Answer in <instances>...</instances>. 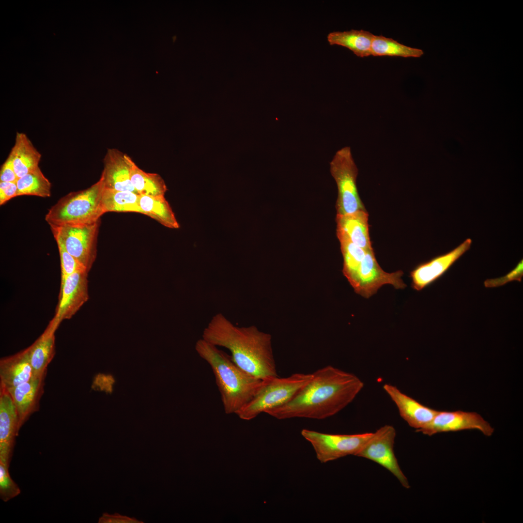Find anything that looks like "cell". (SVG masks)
I'll list each match as a JSON object with an SVG mask.
<instances>
[{
	"label": "cell",
	"mask_w": 523,
	"mask_h": 523,
	"mask_svg": "<svg viewBox=\"0 0 523 523\" xmlns=\"http://www.w3.org/2000/svg\"><path fill=\"white\" fill-rule=\"evenodd\" d=\"M423 54L422 50L408 46L392 38L374 35L371 49L373 56L419 57Z\"/></svg>",
	"instance_id": "obj_26"
},
{
	"label": "cell",
	"mask_w": 523,
	"mask_h": 523,
	"mask_svg": "<svg viewBox=\"0 0 523 523\" xmlns=\"http://www.w3.org/2000/svg\"><path fill=\"white\" fill-rule=\"evenodd\" d=\"M58 327L51 321L43 333L27 348L34 376L46 371L55 354V332Z\"/></svg>",
	"instance_id": "obj_21"
},
{
	"label": "cell",
	"mask_w": 523,
	"mask_h": 523,
	"mask_svg": "<svg viewBox=\"0 0 523 523\" xmlns=\"http://www.w3.org/2000/svg\"><path fill=\"white\" fill-rule=\"evenodd\" d=\"M383 389L396 405L400 416L416 431L427 426L438 411L422 404L393 385L385 384Z\"/></svg>",
	"instance_id": "obj_17"
},
{
	"label": "cell",
	"mask_w": 523,
	"mask_h": 523,
	"mask_svg": "<svg viewBox=\"0 0 523 523\" xmlns=\"http://www.w3.org/2000/svg\"><path fill=\"white\" fill-rule=\"evenodd\" d=\"M330 171L338 188L337 215L366 210L358 194V169L350 147H344L336 152L330 162Z\"/></svg>",
	"instance_id": "obj_6"
},
{
	"label": "cell",
	"mask_w": 523,
	"mask_h": 523,
	"mask_svg": "<svg viewBox=\"0 0 523 523\" xmlns=\"http://www.w3.org/2000/svg\"><path fill=\"white\" fill-rule=\"evenodd\" d=\"M18 417L7 389L0 385V462L8 468L18 434Z\"/></svg>",
	"instance_id": "obj_14"
},
{
	"label": "cell",
	"mask_w": 523,
	"mask_h": 523,
	"mask_svg": "<svg viewBox=\"0 0 523 523\" xmlns=\"http://www.w3.org/2000/svg\"><path fill=\"white\" fill-rule=\"evenodd\" d=\"M396 436L395 428L385 425L375 432L365 443L356 456L371 460L392 474L405 488L410 487L407 478L398 463L394 451Z\"/></svg>",
	"instance_id": "obj_9"
},
{
	"label": "cell",
	"mask_w": 523,
	"mask_h": 523,
	"mask_svg": "<svg viewBox=\"0 0 523 523\" xmlns=\"http://www.w3.org/2000/svg\"><path fill=\"white\" fill-rule=\"evenodd\" d=\"M139 197V195L132 192L104 188L102 199L104 212H135L142 214L138 203Z\"/></svg>",
	"instance_id": "obj_24"
},
{
	"label": "cell",
	"mask_w": 523,
	"mask_h": 523,
	"mask_svg": "<svg viewBox=\"0 0 523 523\" xmlns=\"http://www.w3.org/2000/svg\"><path fill=\"white\" fill-rule=\"evenodd\" d=\"M373 432L354 434H334L303 429L302 436L309 442L321 463L348 456H356Z\"/></svg>",
	"instance_id": "obj_8"
},
{
	"label": "cell",
	"mask_w": 523,
	"mask_h": 523,
	"mask_svg": "<svg viewBox=\"0 0 523 523\" xmlns=\"http://www.w3.org/2000/svg\"><path fill=\"white\" fill-rule=\"evenodd\" d=\"M46 373V371L34 376L26 382L6 388L17 411L19 431L30 416L39 409V401L44 392Z\"/></svg>",
	"instance_id": "obj_16"
},
{
	"label": "cell",
	"mask_w": 523,
	"mask_h": 523,
	"mask_svg": "<svg viewBox=\"0 0 523 523\" xmlns=\"http://www.w3.org/2000/svg\"><path fill=\"white\" fill-rule=\"evenodd\" d=\"M369 214L361 210L345 215H337V235L343 236L368 251L372 249L368 224Z\"/></svg>",
	"instance_id": "obj_18"
},
{
	"label": "cell",
	"mask_w": 523,
	"mask_h": 523,
	"mask_svg": "<svg viewBox=\"0 0 523 523\" xmlns=\"http://www.w3.org/2000/svg\"><path fill=\"white\" fill-rule=\"evenodd\" d=\"M130 179L134 187L140 195L164 196L167 190L164 181L159 174L146 172L135 163L131 170Z\"/></svg>",
	"instance_id": "obj_25"
},
{
	"label": "cell",
	"mask_w": 523,
	"mask_h": 523,
	"mask_svg": "<svg viewBox=\"0 0 523 523\" xmlns=\"http://www.w3.org/2000/svg\"><path fill=\"white\" fill-rule=\"evenodd\" d=\"M472 243L467 238L453 250L417 265L410 273L412 288L421 291L441 277L470 249Z\"/></svg>",
	"instance_id": "obj_13"
},
{
	"label": "cell",
	"mask_w": 523,
	"mask_h": 523,
	"mask_svg": "<svg viewBox=\"0 0 523 523\" xmlns=\"http://www.w3.org/2000/svg\"><path fill=\"white\" fill-rule=\"evenodd\" d=\"M364 385L355 374L328 365L312 373L311 380L292 400L265 413L279 420L325 419L351 403Z\"/></svg>",
	"instance_id": "obj_1"
},
{
	"label": "cell",
	"mask_w": 523,
	"mask_h": 523,
	"mask_svg": "<svg viewBox=\"0 0 523 523\" xmlns=\"http://www.w3.org/2000/svg\"><path fill=\"white\" fill-rule=\"evenodd\" d=\"M18 178L15 173L12 160L9 155L2 164L0 171V182H16Z\"/></svg>",
	"instance_id": "obj_33"
},
{
	"label": "cell",
	"mask_w": 523,
	"mask_h": 523,
	"mask_svg": "<svg viewBox=\"0 0 523 523\" xmlns=\"http://www.w3.org/2000/svg\"><path fill=\"white\" fill-rule=\"evenodd\" d=\"M16 183L18 196L31 195L42 198L50 196L51 184L40 168L18 178Z\"/></svg>",
	"instance_id": "obj_28"
},
{
	"label": "cell",
	"mask_w": 523,
	"mask_h": 523,
	"mask_svg": "<svg viewBox=\"0 0 523 523\" xmlns=\"http://www.w3.org/2000/svg\"><path fill=\"white\" fill-rule=\"evenodd\" d=\"M21 490L12 479L9 468L0 462V497L5 502L18 495Z\"/></svg>",
	"instance_id": "obj_29"
},
{
	"label": "cell",
	"mask_w": 523,
	"mask_h": 523,
	"mask_svg": "<svg viewBox=\"0 0 523 523\" xmlns=\"http://www.w3.org/2000/svg\"><path fill=\"white\" fill-rule=\"evenodd\" d=\"M195 350L212 369L225 413L237 415L253 399L263 380L241 369L231 355L202 338L196 342Z\"/></svg>",
	"instance_id": "obj_3"
},
{
	"label": "cell",
	"mask_w": 523,
	"mask_h": 523,
	"mask_svg": "<svg viewBox=\"0 0 523 523\" xmlns=\"http://www.w3.org/2000/svg\"><path fill=\"white\" fill-rule=\"evenodd\" d=\"M312 373H295L263 380L253 399L237 415L250 420L262 413L279 407L292 400L312 379Z\"/></svg>",
	"instance_id": "obj_5"
},
{
	"label": "cell",
	"mask_w": 523,
	"mask_h": 523,
	"mask_svg": "<svg viewBox=\"0 0 523 523\" xmlns=\"http://www.w3.org/2000/svg\"><path fill=\"white\" fill-rule=\"evenodd\" d=\"M139 206L142 214L155 219L165 227L177 229L179 224L164 196L140 195Z\"/></svg>",
	"instance_id": "obj_23"
},
{
	"label": "cell",
	"mask_w": 523,
	"mask_h": 523,
	"mask_svg": "<svg viewBox=\"0 0 523 523\" xmlns=\"http://www.w3.org/2000/svg\"><path fill=\"white\" fill-rule=\"evenodd\" d=\"M27 348L0 360V385L8 389L26 382L34 376Z\"/></svg>",
	"instance_id": "obj_19"
},
{
	"label": "cell",
	"mask_w": 523,
	"mask_h": 523,
	"mask_svg": "<svg viewBox=\"0 0 523 523\" xmlns=\"http://www.w3.org/2000/svg\"><path fill=\"white\" fill-rule=\"evenodd\" d=\"M88 274L86 270L77 271L61 284L59 302L51 320L58 327L63 320L71 319L88 300Z\"/></svg>",
	"instance_id": "obj_11"
},
{
	"label": "cell",
	"mask_w": 523,
	"mask_h": 523,
	"mask_svg": "<svg viewBox=\"0 0 523 523\" xmlns=\"http://www.w3.org/2000/svg\"><path fill=\"white\" fill-rule=\"evenodd\" d=\"M104 188L100 177L90 187L67 194L48 210L46 221L50 226L85 225L98 221L105 214L102 200Z\"/></svg>",
	"instance_id": "obj_4"
},
{
	"label": "cell",
	"mask_w": 523,
	"mask_h": 523,
	"mask_svg": "<svg viewBox=\"0 0 523 523\" xmlns=\"http://www.w3.org/2000/svg\"><path fill=\"white\" fill-rule=\"evenodd\" d=\"M134 521L127 518L118 517L115 515H110L107 514H104L99 519V523H130Z\"/></svg>",
	"instance_id": "obj_34"
},
{
	"label": "cell",
	"mask_w": 523,
	"mask_h": 523,
	"mask_svg": "<svg viewBox=\"0 0 523 523\" xmlns=\"http://www.w3.org/2000/svg\"><path fill=\"white\" fill-rule=\"evenodd\" d=\"M56 242L60 258L62 284L69 275L77 271L86 269L70 254L62 244Z\"/></svg>",
	"instance_id": "obj_30"
},
{
	"label": "cell",
	"mask_w": 523,
	"mask_h": 523,
	"mask_svg": "<svg viewBox=\"0 0 523 523\" xmlns=\"http://www.w3.org/2000/svg\"><path fill=\"white\" fill-rule=\"evenodd\" d=\"M340 244V249L343 258L342 272L348 281L353 287L355 284L357 272L363 260L366 250L358 246L346 238L337 236Z\"/></svg>",
	"instance_id": "obj_27"
},
{
	"label": "cell",
	"mask_w": 523,
	"mask_h": 523,
	"mask_svg": "<svg viewBox=\"0 0 523 523\" xmlns=\"http://www.w3.org/2000/svg\"><path fill=\"white\" fill-rule=\"evenodd\" d=\"M465 430H478L487 436H491L494 432V429L480 415L461 411H438L427 426L416 431L432 436L438 433Z\"/></svg>",
	"instance_id": "obj_12"
},
{
	"label": "cell",
	"mask_w": 523,
	"mask_h": 523,
	"mask_svg": "<svg viewBox=\"0 0 523 523\" xmlns=\"http://www.w3.org/2000/svg\"><path fill=\"white\" fill-rule=\"evenodd\" d=\"M17 196H18V190L16 182H0V205Z\"/></svg>",
	"instance_id": "obj_32"
},
{
	"label": "cell",
	"mask_w": 523,
	"mask_h": 523,
	"mask_svg": "<svg viewBox=\"0 0 523 523\" xmlns=\"http://www.w3.org/2000/svg\"><path fill=\"white\" fill-rule=\"evenodd\" d=\"M374 34L363 30L329 33L327 39L330 45H338L351 50L356 56L363 58L371 56Z\"/></svg>",
	"instance_id": "obj_22"
},
{
	"label": "cell",
	"mask_w": 523,
	"mask_h": 523,
	"mask_svg": "<svg viewBox=\"0 0 523 523\" xmlns=\"http://www.w3.org/2000/svg\"><path fill=\"white\" fill-rule=\"evenodd\" d=\"M134 163L126 154L117 149H108L104 159V169L101 176L104 188L138 194L130 179Z\"/></svg>",
	"instance_id": "obj_15"
},
{
	"label": "cell",
	"mask_w": 523,
	"mask_h": 523,
	"mask_svg": "<svg viewBox=\"0 0 523 523\" xmlns=\"http://www.w3.org/2000/svg\"><path fill=\"white\" fill-rule=\"evenodd\" d=\"M99 226V220L89 224L50 227L56 241L89 272L96 257Z\"/></svg>",
	"instance_id": "obj_7"
},
{
	"label": "cell",
	"mask_w": 523,
	"mask_h": 523,
	"mask_svg": "<svg viewBox=\"0 0 523 523\" xmlns=\"http://www.w3.org/2000/svg\"><path fill=\"white\" fill-rule=\"evenodd\" d=\"M403 274L400 270L390 273L384 271L378 263L372 249L366 251L353 288L356 293L369 298L385 284L392 285L397 289L405 288L406 285L401 279Z\"/></svg>",
	"instance_id": "obj_10"
},
{
	"label": "cell",
	"mask_w": 523,
	"mask_h": 523,
	"mask_svg": "<svg viewBox=\"0 0 523 523\" xmlns=\"http://www.w3.org/2000/svg\"><path fill=\"white\" fill-rule=\"evenodd\" d=\"M523 276V260H521L515 267L506 276L497 278L488 279L484 281V285L487 288L499 287L514 280L522 281Z\"/></svg>",
	"instance_id": "obj_31"
},
{
	"label": "cell",
	"mask_w": 523,
	"mask_h": 523,
	"mask_svg": "<svg viewBox=\"0 0 523 523\" xmlns=\"http://www.w3.org/2000/svg\"><path fill=\"white\" fill-rule=\"evenodd\" d=\"M202 338L229 350L239 367L262 380L277 377L270 334L255 326L239 327L218 313L203 331Z\"/></svg>",
	"instance_id": "obj_2"
},
{
	"label": "cell",
	"mask_w": 523,
	"mask_h": 523,
	"mask_svg": "<svg viewBox=\"0 0 523 523\" xmlns=\"http://www.w3.org/2000/svg\"><path fill=\"white\" fill-rule=\"evenodd\" d=\"M9 155L18 178L39 168L41 154L25 133H16L15 144Z\"/></svg>",
	"instance_id": "obj_20"
}]
</instances>
